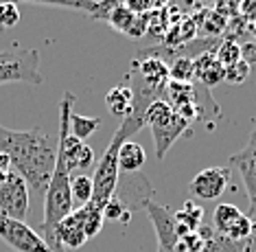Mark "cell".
I'll use <instances>...</instances> for the list:
<instances>
[{
	"instance_id": "38",
	"label": "cell",
	"mask_w": 256,
	"mask_h": 252,
	"mask_svg": "<svg viewBox=\"0 0 256 252\" xmlns=\"http://www.w3.org/2000/svg\"><path fill=\"white\" fill-rule=\"evenodd\" d=\"M158 252H164V250H160V248H158Z\"/></svg>"
},
{
	"instance_id": "36",
	"label": "cell",
	"mask_w": 256,
	"mask_h": 252,
	"mask_svg": "<svg viewBox=\"0 0 256 252\" xmlns=\"http://www.w3.org/2000/svg\"><path fill=\"white\" fill-rule=\"evenodd\" d=\"M252 33H254V38H256V27H252Z\"/></svg>"
},
{
	"instance_id": "9",
	"label": "cell",
	"mask_w": 256,
	"mask_h": 252,
	"mask_svg": "<svg viewBox=\"0 0 256 252\" xmlns=\"http://www.w3.org/2000/svg\"><path fill=\"white\" fill-rule=\"evenodd\" d=\"M144 210H147L151 224H154L156 237H158V248L164 252H173L180 243V232H178V224L173 213L162 204H156L154 200L144 202Z\"/></svg>"
},
{
	"instance_id": "33",
	"label": "cell",
	"mask_w": 256,
	"mask_h": 252,
	"mask_svg": "<svg viewBox=\"0 0 256 252\" xmlns=\"http://www.w3.org/2000/svg\"><path fill=\"white\" fill-rule=\"evenodd\" d=\"M147 3H149L151 11H160V9H166L168 0H147Z\"/></svg>"
},
{
	"instance_id": "17",
	"label": "cell",
	"mask_w": 256,
	"mask_h": 252,
	"mask_svg": "<svg viewBox=\"0 0 256 252\" xmlns=\"http://www.w3.org/2000/svg\"><path fill=\"white\" fill-rule=\"evenodd\" d=\"M241 215L243 213L234 204H217V208H214V213H212V230L217 232V235H226Z\"/></svg>"
},
{
	"instance_id": "7",
	"label": "cell",
	"mask_w": 256,
	"mask_h": 252,
	"mask_svg": "<svg viewBox=\"0 0 256 252\" xmlns=\"http://www.w3.org/2000/svg\"><path fill=\"white\" fill-rule=\"evenodd\" d=\"M0 241H4L14 252H53L38 230L18 219L0 215Z\"/></svg>"
},
{
	"instance_id": "22",
	"label": "cell",
	"mask_w": 256,
	"mask_h": 252,
	"mask_svg": "<svg viewBox=\"0 0 256 252\" xmlns=\"http://www.w3.org/2000/svg\"><path fill=\"white\" fill-rule=\"evenodd\" d=\"M103 219L106 221H118V224H130L132 221V208L123 200L112 197L106 206H103Z\"/></svg>"
},
{
	"instance_id": "29",
	"label": "cell",
	"mask_w": 256,
	"mask_h": 252,
	"mask_svg": "<svg viewBox=\"0 0 256 252\" xmlns=\"http://www.w3.org/2000/svg\"><path fill=\"white\" fill-rule=\"evenodd\" d=\"M92 165H94V151H92L90 145L84 143V147L79 151V158H77V169L86 171V169H90Z\"/></svg>"
},
{
	"instance_id": "1",
	"label": "cell",
	"mask_w": 256,
	"mask_h": 252,
	"mask_svg": "<svg viewBox=\"0 0 256 252\" xmlns=\"http://www.w3.org/2000/svg\"><path fill=\"white\" fill-rule=\"evenodd\" d=\"M0 154H7L11 169L22 175L38 195H44L57 158V140L48 132L40 127L20 132L0 125Z\"/></svg>"
},
{
	"instance_id": "26",
	"label": "cell",
	"mask_w": 256,
	"mask_h": 252,
	"mask_svg": "<svg viewBox=\"0 0 256 252\" xmlns=\"http://www.w3.org/2000/svg\"><path fill=\"white\" fill-rule=\"evenodd\" d=\"M250 73H252V66L246 64L243 60H238L236 64H232V66L224 68V81H226V84H232V86L243 84V81L250 79Z\"/></svg>"
},
{
	"instance_id": "20",
	"label": "cell",
	"mask_w": 256,
	"mask_h": 252,
	"mask_svg": "<svg viewBox=\"0 0 256 252\" xmlns=\"http://www.w3.org/2000/svg\"><path fill=\"white\" fill-rule=\"evenodd\" d=\"M212 55L217 57V62L221 64V66L228 68V66H232V64H236L238 60H241V44H238L234 38H226V40L219 42V46L214 49Z\"/></svg>"
},
{
	"instance_id": "35",
	"label": "cell",
	"mask_w": 256,
	"mask_h": 252,
	"mask_svg": "<svg viewBox=\"0 0 256 252\" xmlns=\"http://www.w3.org/2000/svg\"><path fill=\"white\" fill-rule=\"evenodd\" d=\"M246 252H256V237H250V239H248Z\"/></svg>"
},
{
	"instance_id": "31",
	"label": "cell",
	"mask_w": 256,
	"mask_h": 252,
	"mask_svg": "<svg viewBox=\"0 0 256 252\" xmlns=\"http://www.w3.org/2000/svg\"><path fill=\"white\" fill-rule=\"evenodd\" d=\"M241 60L246 64H250V66H254L256 64V42L241 44Z\"/></svg>"
},
{
	"instance_id": "12",
	"label": "cell",
	"mask_w": 256,
	"mask_h": 252,
	"mask_svg": "<svg viewBox=\"0 0 256 252\" xmlns=\"http://www.w3.org/2000/svg\"><path fill=\"white\" fill-rule=\"evenodd\" d=\"M55 237H57V241L62 243L64 250L66 248L77 250V248H81V245L88 241L84 228H81V221L77 219V215L74 213H70L68 217H64L60 221V226H57V230H55Z\"/></svg>"
},
{
	"instance_id": "21",
	"label": "cell",
	"mask_w": 256,
	"mask_h": 252,
	"mask_svg": "<svg viewBox=\"0 0 256 252\" xmlns=\"http://www.w3.org/2000/svg\"><path fill=\"white\" fill-rule=\"evenodd\" d=\"M70 193H72V202L84 206V204L92 202V178L86 173H79L70 180Z\"/></svg>"
},
{
	"instance_id": "10",
	"label": "cell",
	"mask_w": 256,
	"mask_h": 252,
	"mask_svg": "<svg viewBox=\"0 0 256 252\" xmlns=\"http://www.w3.org/2000/svg\"><path fill=\"white\" fill-rule=\"evenodd\" d=\"M230 165L236 167L243 184H246L252 208H256V125H254V130L250 132V140L246 147L238 151V154L230 156Z\"/></svg>"
},
{
	"instance_id": "24",
	"label": "cell",
	"mask_w": 256,
	"mask_h": 252,
	"mask_svg": "<svg viewBox=\"0 0 256 252\" xmlns=\"http://www.w3.org/2000/svg\"><path fill=\"white\" fill-rule=\"evenodd\" d=\"M246 245H248V239L246 241H232V239L214 232L202 252H246Z\"/></svg>"
},
{
	"instance_id": "8",
	"label": "cell",
	"mask_w": 256,
	"mask_h": 252,
	"mask_svg": "<svg viewBox=\"0 0 256 252\" xmlns=\"http://www.w3.org/2000/svg\"><path fill=\"white\" fill-rule=\"evenodd\" d=\"M228 186H230V169L228 167H208L190 180L188 191L197 200L210 202V200H219Z\"/></svg>"
},
{
	"instance_id": "25",
	"label": "cell",
	"mask_w": 256,
	"mask_h": 252,
	"mask_svg": "<svg viewBox=\"0 0 256 252\" xmlns=\"http://www.w3.org/2000/svg\"><path fill=\"white\" fill-rule=\"evenodd\" d=\"M20 22V7L16 0H9V3L0 5V33L9 31Z\"/></svg>"
},
{
	"instance_id": "30",
	"label": "cell",
	"mask_w": 256,
	"mask_h": 252,
	"mask_svg": "<svg viewBox=\"0 0 256 252\" xmlns=\"http://www.w3.org/2000/svg\"><path fill=\"white\" fill-rule=\"evenodd\" d=\"M125 7L130 9L132 14H136V16H147V14H151V7H149L147 0H125Z\"/></svg>"
},
{
	"instance_id": "27",
	"label": "cell",
	"mask_w": 256,
	"mask_h": 252,
	"mask_svg": "<svg viewBox=\"0 0 256 252\" xmlns=\"http://www.w3.org/2000/svg\"><path fill=\"white\" fill-rule=\"evenodd\" d=\"M120 5H125V0H96L94 9L90 11V18L92 20H98V22H108L110 16H112Z\"/></svg>"
},
{
	"instance_id": "15",
	"label": "cell",
	"mask_w": 256,
	"mask_h": 252,
	"mask_svg": "<svg viewBox=\"0 0 256 252\" xmlns=\"http://www.w3.org/2000/svg\"><path fill=\"white\" fill-rule=\"evenodd\" d=\"M173 217H176L180 237H184V235H188V232H195L202 228L204 210H202V206H197V202L188 200V202H184V206L180 208L178 213H173Z\"/></svg>"
},
{
	"instance_id": "11",
	"label": "cell",
	"mask_w": 256,
	"mask_h": 252,
	"mask_svg": "<svg viewBox=\"0 0 256 252\" xmlns=\"http://www.w3.org/2000/svg\"><path fill=\"white\" fill-rule=\"evenodd\" d=\"M195 79L193 84H200L210 90L212 86H217L224 81V66L217 62V57L212 53H202L200 57H195Z\"/></svg>"
},
{
	"instance_id": "13",
	"label": "cell",
	"mask_w": 256,
	"mask_h": 252,
	"mask_svg": "<svg viewBox=\"0 0 256 252\" xmlns=\"http://www.w3.org/2000/svg\"><path fill=\"white\" fill-rule=\"evenodd\" d=\"M106 105L110 110V114L118 116L120 121L127 119L134 110V95H132V88L127 84H118L114 86L112 90L106 95Z\"/></svg>"
},
{
	"instance_id": "16",
	"label": "cell",
	"mask_w": 256,
	"mask_h": 252,
	"mask_svg": "<svg viewBox=\"0 0 256 252\" xmlns=\"http://www.w3.org/2000/svg\"><path fill=\"white\" fill-rule=\"evenodd\" d=\"M72 213L77 215V219L81 221V228H84V232H86V237L88 239L96 237L98 232L103 230V224H106V219H103V210L96 208L92 202L84 204V206H79V208H74Z\"/></svg>"
},
{
	"instance_id": "5",
	"label": "cell",
	"mask_w": 256,
	"mask_h": 252,
	"mask_svg": "<svg viewBox=\"0 0 256 252\" xmlns=\"http://www.w3.org/2000/svg\"><path fill=\"white\" fill-rule=\"evenodd\" d=\"M44 81L40 73V53L36 49H20L9 62H0V86L4 84H31L40 86Z\"/></svg>"
},
{
	"instance_id": "19",
	"label": "cell",
	"mask_w": 256,
	"mask_h": 252,
	"mask_svg": "<svg viewBox=\"0 0 256 252\" xmlns=\"http://www.w3.org/2000/svg\"><path fill=\"white\" fill-rule=\"evenodd\" d=\"M98 127H101V119L98 116H84V114H70V134L74 138L84 140L90 138Z\"/></svg>"
},
{
	"instance_id": "6",
	"label": "cell",
	"mask_w": 256,
	"mask_h": 252,
	"mask_svg": "<svg viewBox=\"0 0 256 252\" xmlns=\"http://www.w3.org/2000/svg\"><path fill=\"white\" fill-rule=\"evenodd\" d=\"M28 204H31V197H28V184L24 182V178L16 171L4 175L0 180V215L24 221Z\"/></svg>"
},
{
	"instance_id": "23",
	"label": "cell",
	"mask_w": 256,
	"mask_h": 252,
	"mask_svg": "<svg viewBox=\"0 0 256 252\" xmlns=\"http://www.w3.org/2000/svg\"><path fill=\"white\" fill-rule=\"evenodd\" d=\"M16 3H33V5H50V7H62L70 11H84L90 16V11L94 9L96 0H16Z\"/></svg>"
},
{
	"instance_id": "32",
	"label": "cell",
	"mask_w": 256,
	"mask_h": 252,
	"mask_svg": "<svg viewBox=\"0 0 256 252\" xmlns=\"http://www.w3.org/2000/svg\"><path fill=\"white\" fill-rule=\"evenodd\" d=\"M243 14L252 20V25H256V0H243Z\"/></svg>"
},
{
	"instance_id": "18",
	"label": "cell",
	"mask_w": 256,
	"mask_h": 252,
	"mask_svg": "<svg viewBox=\"0 0 256 252\" xmlns=\"http://www.w3.org/2000/svg\"><path fill=\"white\" fill-rule=\"evenodd\" d=\"M168 66V77L171 81H180V84H193L195 79V62L190 57H173L166 62Z\"/></svg>"
},
{
	"instance_id": "14",
	"label": "cell",
	"mask_w": 256,
	"mask_h": 252,
	"mask_svg": "<svg viewBox=\"0 0 256 252\" xmlns=\"http://www.w3.org/2000/svg\"><path fill=\"white\" fill-rule=\"evenodd\" d=\"M147 162V154H144L142 145L134 143V140H125L118 149V169L123 173H140V169Z\"/></svg>"
},
{
	"instance_id": "28",
	"label": "cell",
	"mask_w": 256,
	"mask_h": 252,
	"mask_svg": "<svg viewBox=\"0 0 256 252\" xmlns=\"http://www.w3.org/2000/svg\"><path fill=\"white\" fill-rule=\"evenodd\" d=\"M224 237L232 239V241H246V239L252 237V219H250L248 215H241Z\"/></svg>"
},
{
	"instance_id": "3",
	"label": "cell",
	"mask_w": 256,
	"mask_h": 252,
	"mask_svg": "<svg viewBox=\"0 0 256 252\" xmlns=\"http://www.w3.org/2000/svg\"><path fill=\"white\" fill-rule=\"evenodd\" d=\"M134 127L127 121H120L118 130L114 132L112 140H110L108 149L103 151L101 160L94 167V175H92V204L96 208H101L116 195L118 189V178H120V169H118V149L125 140H130L134 136Z\"/></svg>"
},
{
	"instance_id": "2",
	"label": "cell",
	"mask_w": 256,
	"mask_h": 252,
	"mask_svg": "<svg viewBox=\"0 0 256 252\" xmlns=\"http://www.w3.org/2000/svg\"><path fill=\"white\" fill-rule=\"evenodd\" d=\"M164 101L171 105L176 112L193 123H206L208 130L219 119V105L212 101L210 90L200 84H180V81H168L164 90Z\"/></svg>"
},
{
	"instance_id": "34",
	"label": "cell",
	"mask_w": 256,
	"mask_h": 252,
	"mask_svg": "<svg viewBox=\"0 0 256 252\" xmlns=\"http://www.w3.org/2000/svg\"><path fill=\"white\" fill-rule=\"evenodd\" d=\"M20 51V49H18ZM18 51H4V53H0V62H9V60H14L16 55H18Z\"/></svg>"
},
{
	"instance_id": "4",
	"label": "cell",
	"mask_w": 256,
	"mask_h": 252,
	"mask_svg": "<svg viewBox=\"0 0 256 252\" xmlns=\"http://www.w3.org/2000/svg\"><path fill=\"white\" fill-rule=\"evenodd\" d=\"M144 125H149L151 130V136H154V143H156V158L158 160H164L166 151L173 147V143L182 136H190V130H193V125L186 119H182L164 99L154 101L147 108Z\"/></svg>"
},
{
	"instance_id": "37",
	"label": "cell",
	"mask_w": 256,
	"mask_h": 252,
	"mask_svg": "<svg viewBox=\"0 0 256 252\" xmlns=\"http://www.w3.org/2000/svg\"><path fill=\"white\" fill-rule=\"evenodd\" d=\"M2 3H9V0H0V5H2Z\"/></svg>"
}]
</instances>
